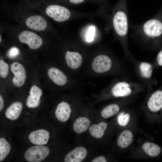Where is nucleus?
<instances>
[{"label":"nucleus","mask_w":162,"mask_h":162,"mask_svg":"<svg viewBox=\"0 0 162 162\" xmlns=\"http://www.w3.org/2000/svg\"><path fill=\"white\" fill-rule=\"evenodd\" d=\"M47 75L50 79L57 85L63 86L67 82V78L65 75L57 68H50L47 71Z\"/></svg>","instance_id":"obj_15"},{"label":"nucleus","mask_w":162,"mask_h":162,"mask_svg":"<svg viewBox=\"0 0 162 162\" xmlns=\"http://www.w3.org/2000/svg\"><path fill=\"white\" fill-rule=\"evenodd\" d=\"M9 72L8 64L2 59L0 60V76L3 78L8 76Z\"/></svg>","instance_id":"obj_25"},{"label":"nucleus","mask_w":162,"mask_h":162,"mask_svg":"<svg viewBox=\"0 0 162 162\" xmlns=\"http://www.w3.org/2000/svg\"><path fill=\"white\" fill-rule=\"evenodd\" d=\"M4 101L1 95H0V111H1L4 107Z\"/></svg>","instance_id":"obj_32"},{"label":"nucleus","mask_w":162,"mask_h":162,"mask_svg":"<svg viewBox=\"0 0 162 162\" xmlns=\"http://www.w3.org/2000/svg\"><path fill=\"white\" fill-rule=\"evenodd\" d=\"M87 154L86 149L83 146H78L68 152L65 156V162H80L86 157Z\"/></svg>","instance_id":"obj_9"},{"label":"nucleus","mask_w":162,"mask_h":162,"mask_svg":"<svg viewBox=\"0 0 162 162\" xmlns=\"http://www.w3.org/2000/svg\"><path fill=\"white\" fill-rule=\"evenodd\" d=\"M10 150V146L4 138L0 139V161L3 160L9 154Z\"/></svg>","instance_id":"obj_23"},{"label":"nucleus","mask_w":162,"mask_h":162,"mask_svg":"<svg viewBox=\"0 0 162 162\" xmlns=\"http://www.w3.org/2000/svg\"><path fill=\"white\" fill-rule=\"evenodd\" d=\"M22 109L23 105L21 102H14L6 109L5 112V116L11 120H16L21 114Z\"/></svg>","instance_id":"obj_17"},{"label":"nucleus","mask_w":162,"mask_h":162,"mask_svg":"<svg viewBox=\"0 0 162 162\" xmlns=\"http://www.w3.org/2000/svg\"><path fill=\"white\" fill-rule=\"evenodd\" d=\"M119 110L120 107L117 104H110L102 109L101 112V115L104 118H108L117 114Z\"/></svg>","instance_id":"obj_22"},{"label":"nucleus","mask_w":162,"mask_h":162,"mask_svg":"<svg viewBox=\"0 0 162 162\" xmlns=\"http://www.w3.org/2000/svg\"><path fill=\"white\" fill-rule=\"evenodd\" d=\"M148 109L152 112H157L162 109V91L158 90L150 97L147 103Z\"/></svg>","instance_id":"obj_13"},{"label":"nucleus","mask_w":162,"mask_h":162,"mask_svg":"<svg viewBox=\"0 0 162 162\" xmlns=\"http://www.w3.org/2000/svg\"><path fill=\"white\" fill-rule=\"evenodd\" d=\"M18 38L20 42L27 44L32 49H38L43 43L42 39L40 36L30 31H23L19 34Z\"/></svg>","instance_id":"obj_5"},{"label":"nucleus","mask_w":162,"mask_h":162,"mask_svg":"<svg viewBox=\"0 0 162 162\" xmlns=\"http://www.w3.org/2000/svg\"><path fill=\"white\" fill-rule=\"evenodd\" d=\"M50 137V132L44 129H40L31 132L28 138L33 144L43 145L46 144Z\"/></svg>","instance_id":"obj_8"},{"label":"nucleus","mask_w":162,"mask_h":162,"mask_svg":"<svg viewBox=\"0 0 162 162\" xmlns=\"http://www.w3.org/2000/svg\"><path fill=\"white\" fill-rule=\"evenodd\" d=\"M112 61L108 56L100 55L96 56L92 63V68L96 73H102L109 71L112 66Z\"/></svg>","instance_id":"obj_7"},{"label":"nucleus","mask_w":162,"mask_h":162,"mask_svg":"<svg viewBox=\"0 0 162 162\" xmlns=\"http://www.w3.org/2000/svg\"><path fill=\"white\" fill-rule=\"evenodd\" d=\"M65 59L68 66L72 69L79 68L82 61V56L80 53L69 51H67L65 53Z\"/></svg>","instance_id":"obj_16"},{"label":"nucleus","mask_w":162,"mask_h":162,"mask_svg":"<svg viewBox=\"0 0 162 162\" xmlns=\"http://www.w3.org/2000/svg\"><path fill=\"white\" fill-rule=\"evenodd\" d=\"M130 116L129 114L125 115L122 114L119 115L118 118V122L119 125L121 126H126L129 122Z\"/></svg>","instance_id":"obj_26"},{"label":"nucleus","mask_w":162,"mask_h":162,"mask_svg":"<svg viewBox=\"0 0 162 162\" xmlns=\"http://www.w3.org/2000/svg\"><path fill=\"white\" fill-rule=\"evenodd\" d=\"M132 91L130 85L124 81L117 83L111 89L112 93L116 97L128 96L131 94Z\"/></svg>","instance_id":"obj_12"},{"label":"nucleus","mask_w":162,"mask_h":162,"mask_svg":"<svg viewBox=\"0 0 162 162\" xmlns=\"http://www.w3.org/2000/svg\"><path fill=\"white\" fill-rule=\"evenodd\" d=\"M26 23L28 28L38 31L44 30L47 25L46 20L39 15H33L28 17L26 20Z\"/></svg>","instance_id":"obj_11"},{"label":"nucleus","mask_w":162,"mask_h":162,"mask_svg":"<svg viewBox=\"0 0 162 162\" xmlns=\"http://www.w3.org/2000/svg\"><path fill=\"white\" fill-rule=\"evenodd\" d=\"M157 60L158 64L162 66V50L158 53L157 56Z\"/></svg>","instance_id":"obj_31"},{"label":"nucleus","mask_w":162,"mask_h":162,"mask_svg":"<svg viewBox=\"0 0 162 162\" xmlns=\"http://www.w3.org/2000/svg\"><path fill=\"white\" fill-rule=\"evenodd\" d=\"M71 112V109L69 104L67 102L62 101L57 106L55 114L56 117L58 121L64 122L68 119Z\"/></svg>","instance_id":"obj_14"},{"label":"nucleus","mask_w":162,"mask_h":162,"mask_svg":"<svg viewBox=\"0 0 162 162\" xmlns=\"http://www.w3.org/2000/svg\"><path fill=\"white\" fill-rule=\"evenodd\" d=\"M70 4L78 5L84 2L86 0H65Z\"/></svg>","instance_id":"obj_29"},{"label":"nucleus","mask_w":162,"mask_h":162,"mask_svg":"<svg viewBox=\"0 0 162 162\" xmlns=\"http://www.w3.org/2000/svg\"><path fill=\"white\" fill-rule=\"evenodd\" d=\"M49 148L45 146L38 145L32 146L25 152L24 157L29 162H39L44 160L50 153Z\"/></svg>","instance_id":"obj_4"},{"label":"nucleus","mask_w":162,"mask_h":162,"mask_svg":"<svg viewBox=\"0 0 162 162\" xmlns=\"http://www.w3.org/2000/svg\"><path fill=\"white\" fill-rule=\"evenodd\" d=\"M118 10L112 18V26L116 34L124 44L127 45L128 29L127 0H119Z\"/></svg>","instance_id":"obj_1"},{"label":"nucleus","mask_w":162,"mask_h":162,"mask_svg":"<svg viewBox=\"0 0 162 162\" xmlns=\"http://www.w3.org/2000/svg\"><path fill=\"white\" fill-rule=\"evenodd\" d=\"M139 70L141 76L144 78H150L152 73V68L151 64L149 62H143L139 65Z\"/></svg>","instance_id":"obj_24"},{"label":"nucleus","mask_w":162,"mask_h":162,"mask_svg":"<svg viewBox=\"0 0 162 162\" xmlns=\"http://www.w3.org/2000/svg\"><path fill=\"white\" fill-rule=\"evenodd\" d=\"M95 28L94 26H90L86 35V40L88 42L93 40L95 34Z\"/></svg>","instance_id":"obj_27"},{"label":"nucleus","mask_w":162,"mask_h":162,"mask_svg":"<svg viewBox=\"0 0 162 162\" xmlns=\"http://www.w3.org/2000/svg\"><path fill=\"white\" fill-rule=\"evenodd\" d=\"M107 126V124L104 122L93 124L89 128L90 133L92 136L96 138H100L104 136Z\"/></svg>","instance_id":"obj_20"},{"label":"nucleus","mask_w":162,"mask_h":162,"mask_svg":"<svg viewBox=\"0 0 162 162\" xmlns=\"http://www.w3.org/2000/svg\"><path fill=\"white\" fill-rule=\"evenodd\" d=\"M19 52V50L17 47H13L9 50L8 55L9 57L13 58L17 56Z\"/></svg>","instance_id":"obj_28"},{"label":"nucleus","mask_w":162,"mask_h":162,"mask_svg":"<svg viewBox=\"0 0 162 162\" xmlns=\"http://www.w3.org/2000/svg\"><path fill=\"white\" fill-rule=\"evenodd\" d=\"M134 137L130 130H126L123 131L118 136L117 140L118 145L121 148H125L132 142Z\"/></svg>","instance_id":"obj_18"},{"label":"nucleus","mask_w":162,"mask_h":162,"mask_svg":"<svg viewBox=\"0 0 162 162\" xmlns=\"http://www.w3.org/2000/svg\"><path fill=\"white\" fill-rule=\"evenodd\" d=\"M133 28L138 38L148 42L162 34V23L155 19L148 20Z\"/></svg>","instance_id":"obj_2"},{"label":"nucleus","mask_w":162,"mask_h":162,"mask_svg":"<svg viewBox=\"0 0 162 162\" xmlns=\"http://www.w3.org/2000/svg\"><path fill=\"white\" fill-rule=\"evenodd\" d=\"M46 14L56 22H62L68 20L70 16L69 10L65 7L57 4H51L45 10Z\"/></svg>","instance_id":"obj_3"},{"label":"nucleus","mask_w":162,"mask_h":162,"mask_svg":"<svg viewBox=\"0 0 162 162\" xmlns=\"http://www.w3.org/2000/svg\"><path fill=\"white\" fill-rule=\"evenodd\" d=\"M1 35H0V42H1Z\"/></svg>","instance_id":"obj_33"},{"label":"nucleus","mask_w":162,"mask_h":162,"mask_svg":"<svg viewBox=\"0 0 162 162\" xmlns=\"http://www.w3.org/2000/svg\"><path fill=\"white\" fill-rule=\"evenodd\" d=\"M10 70L14 75L12 82L16 87H20L24 84L26 78L25 69L23 65L17 62L12 63Z\"/></svg>","instance_id":"obj_6"},{"label":"nucleus","mask_w":162,"mask_h":162,"mask_svg":"<svg viewBox=\"0 0 162 162\" xmlns=\"http://www.w3.org/2000/svg\"><path fill=\"white\" fill-rule=\"evenodd\" d=\"M143 151L149 156L156 157L159 155L161 152V148L154 143L146 142L143 144L142 146Z\"/></svg>","instance_id":"obj_21"},{"label":"nucleus","mask_w":162,"mask_h":162,"mask_svg":"<svg viewBox=\"0 0 162 162\" xmlns=\"http://www.w3.org/2000/svg\"><path fill=\"white\" fill-rule=\"evenodd\" d=\"M92 162H106L107 160L103 156H101L97 157L92 161Z\"/></svg>","instance_id":"obj_30"},{"label":"nucleus","mask_w":162,"mask_h":162,"mask_svg":"<svg viewBox=\"0 0 162 162\" xmlns=\"http://www.w3.org/2000/svg\"><path fill=\"white\" fill-rule=\"evenodd\" d=\"M91 121L87 118L80 117L74 121L73 124V129L76 133L80 134L86 131L89 128Z\"/></svg>","instance_id":"obj_19"},{"label":"nucleus","mask_w":162,"mask_h":162,"mask_svg":"<svg viewBox=\"0 0 162 162\" xmlns=\"http://www.w3.org/2000/svg\"><path fill=\"white\" fill-rule=\"evenodd\" d=\"M27 101L26 105L29 108H34L38 107L40 102V98L43 94L42 90L36 85L31 87Z\"/></svg>","instance_id":"obj_10"}]
</instances>
